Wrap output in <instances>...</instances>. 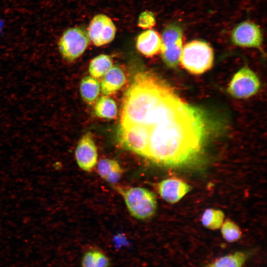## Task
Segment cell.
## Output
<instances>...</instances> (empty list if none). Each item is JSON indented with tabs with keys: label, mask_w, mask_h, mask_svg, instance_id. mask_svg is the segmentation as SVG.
<instances>
[{
	"label": "cell",
	"mask_w": 267,
	"mask_h": 267,
	"mask_svg": "<svg viewBox=\"0 0 267 267\" xmlns=\"http://www.w3.org/2000/svg\"><path fill=\"white\" fill-rule=\"evenodd\" d=\"M80 91L83 100L89 104L95 101L100 91L98 81L92 76L84 77L80 84Z\"/></svg>",
	"instance_id": "cell-16"
},
{
	"label": "cell",
	"mask_w": 267,
	"mask_h": 267,
	"mask_svg": "<svg viewBox=\"0 0 267 267\" xmlns=\"http://www.w3.org/2000/svg\"><path fill=\"white\" fill-rule=\"evenodd\" d=\"M161 44V37L159 33L154 30H147L138 36L136 46L142 54L151 57L160 51Z\"/></svg>",
	"instance_id": "cell-12"
},
{
	"label": "cell",
	"mask_w": 267,
	"mask_h": 267,
	"mask_svg": "<svg viewBox=\"0 0 267 267\" xmlns=\"http://www.w3.org/2000/svg\"><path fill=\"white\" fill-rule=\"evenodd\" d=\"M254 253L251 250L236 251L220 257L204 267H243Z\"/></svg>",
	"instance_id": "cell-14"
},
{
	"label": "cell",
	"mask_w": 267,
	"mask_h": 267,
	"mask_svg": "<svg viewBox=\"0 0 267 267\" xmlns=\"http://www.w3.org/2000/svg\"><path fill=\"white\" fill-rule=\"evenodd\" d=\"M78 166L83 170L90 172L97 162V150L90 132L82 136L79 141L75 152Z\"/></svg>",
	"instance_id": "cell-9"
},
{
	"label": "cell",
	"mask_w": 267,
	"mask_h": 267,
	"mask_svg": "<svg viewBox=\"0 0 267 267\" xmlns=\"http://www.w3.org/2000/svg\"><path fill=\"white\" fill-rule=\"evenodd\" d=\"M161 37L162 58L168 67L176 68L180 62L183 38L172 32L163 33Z\"/></svg>",
	"instance_id": "cell-10"
},
{
	"label": "cell",
	"mask_w": 267,
	"mask_h": 267,
	"mask_svg": "<svg viewBox=\"0 0 267 267\" xmlns=\"http://www.w3.org/2000/svg\"><path fill=\"white\" fill-rule=\"evenodd\" d=\"M144 127L149 134L146 155L152 162L178 166L200 150L208 131L203 111L185 102L153 73H136L125 92L120 126Z\"/></svg>",
	"instance_id": "cell-1"
},
{
	"label": "cell",
	"mask_w": 267,
	"mask_h": 267,
	"mask_svg": "<svg viewBox=\"0 0 267 267\" xmlns=\"http://www.w3.org/2000/svg\"><path fill=\"white\" fill-rule=\"evenodd\" d=\"M122 195L130 214L141 220L148 219L155 214L157 209V199L155 194L141 187L124 188L115 186Z\"/></svg>",
	"instance_id": "cell-2"
},
{
	"label": "cell",
	"mask_w": 267,
	"mask_h": 267,
	"mask_svg": "<svg viewBox=\"0 0 267 267\" xmlns=\"http://www.w3.org/2000/svg\"><path fill=\"white\" fill-rule=\"evenodd\" d=\"M260 87V80L256 74L248 67H244L234 75L227 91L234 98H247L255 94Z\"/></svg>",
	"instance_id": "cell-6"
},
{
	"label": "cell",
	"mask_w": 267,
	"mask_h": 267,
	"mask_svg": "<svg viewBox=\"0 0 267 267\" xmlns=\"http://www.w3.org/2000/svg\"><path fill=\"white\" fill-rule=\"evenodd\" d=\"M157 188L162 198L171 204L179 201L191 189L188 184L177 178L162 180L157 184Z\"/></svg>",
	"instance_id": "cell-11"
},
{
	"label": "cell",
	"mask_w": 267,
	"mask_h": 267,
	"mask_svg": "<svg viewBox=\"0 0 267 267\" xmlns=\"http://www.w3.org/2000/svg\"><path fill=\"white\" fill-rule=\"evenodd\" d=\"M221 233L223 239L229 243L235 242L239 240L242 231L239 226L234 222L226 220L221 226Z\"/></svg>",
	"instance_id": "cell-21"
},
{
	"label": "cell",
	"mask_w": 267,
	"mask_h": 267,
	"mask_svg": "<svg viewBox=\"0 0 267 267\" xmlns=\"http://www.w3.org/2000/svg\"><path fill=\"white\" fill-rule=\"evenodd\" d=\"M94 113L96 116L100 118L113 119L117 114V106L115 101L108 96H102L95 104Z\"/></svg>",
	"instance_id": "cell-18"
},
{
	"label": "cell",
	"mask_w": 267,
	"mask_h": 267,
	"mask_svg": "<svg viewBox=\"0 0 267 267\" xmlns=\"http://www.w3.org/2000/svg\"><path fill=\"white\" fill-rule=\"evenodd\" d=\"M214 59V51L209 44L203 41L193 40L182 47L180 61L188 72L200 75L212 68Z\"/></svg>",
	"instance_id": "cell-3"
},
{
	"label": "cell",
	"mask_w": 267,
	"mask_h": 267,
	"mask_svg": "<svg viewBox=\"0 0 267 267\" xmlns=\"http://www.w3.org/2000/svg\"><path fill=\"white\" fill-rule=\"evenodd\" d=\"M97 172L106 181L115 184L120 180L123 171L116 160L103 158L97 163Z\"/></svg>",
	"instance_id": "cell-15"
},
{
	"label": "cell",
	"mask_w": 267,
	"mask_h": 267,
	"mask_svg": "<svg viewBox=\"0 0 267 267\" xmlns=\"http://www.w3.org/2000/svg\"><path fill=\"white\" fill-rule=\"evenodd\" d=\"M88 33L82 28L71 27L65 30L60 36L58 48L63 59L72 62L81 56L89 44Z\"/></svg>",
	"instance_id": "cell-4"
},
{
	"label": "cell",
	"mask_w": 267,
	"mask_h": 267,
	"mask_svg": "<svg viewBox=\"0 0 267 267\" xmlns=\"http://www.w3.org/2000/svg\"><path fill=\"white\" fill-rule=\"evenodd\" d=\"M113 62L110 56L100 54L93 58L89 65V72L95 78L103 77L112 67Z\"/></svg>",
	"instance_id": "cell-19"
},
{
	"label": "cell",
	"mask_w": 267,
	"mask_h": 267,
	"mask_svg": "<svg viewBox=\"0 0 267 267\" xmlns=\"http://www.w3.org/2000/svg\"><path fill=\"white\" fill-rule=\"evenodd\" d=\"M108 257L99 249H92L86 251L81 260V267H109Z\"/></svg>",
	"instance_id": "cell-17"
},
{
	"label": "cell",
	"mask_w": 267,
	"mask_h": 267,
	"mask_svg": "<svg viewBox=\"0 0 267 267\" xmlns=\"http://www.w3.org/2000/svg\"><path fill=\"white\" fill-rule=\"evenodd\" d=\"M224 218L223 212L218 209H207L201 217V222L206 228L216 230L221 228Z\"/></svg>",
	"instance_id": "cell-20"
},
{
	"label": "cell",
	"mask_w": 267,
	"mask_h": 267,
	"mask_svg": "<svg viewBox=\"0 0 267 267\" xmlns=\"http://www.w3.org/2000/svg\"><path fill=\"white\" fill-rule=\"evenodd\" d=\"M263 40L261 31L255 23L243 21L232 32L231 41L235 45L244 47H259Z\"/></svg>",
	"instance_id": "cell-8"
},
{
	"label": "cell",
	"mask_w": 267,
	"mask_h": 267,
	"mask_svg": "<svg viewBox=\"0 0 267 267\" xmlns=\"http://www.w3.org/2000/svg\"><path fill=\"white\" fill-rule=\"evenodd\" d=\"M155 23L153 15L149 12L144 13L143 15H141L139 18V24L141 26L143 25L144 27H150L154 26Z\"/></svg>",
	"instance_id": "cell-22"
},
{
	"label": "cell",
	"mask_w": 267,
	"mask_h": 267,
	"mask_svg": "<svg viewBox=\"0 0 267 267\" xmlns=\"http://www.w3.org/2000/svg\"><path fill=\"white\" fill-rule=\"evenodd\" d=\"M116 27L111 19L106 15H95L89 25L88 35L89 39L97 46L111 42L115 38Z\"/></svg>",
	"instance_id": "cell-7"
},
{
	"label": "cell",
	"mask_w": 267,
	"mask_h": 267,
	"mask_svg": "<svg viewBox=\"0 0 267 267\" xmlns=\"http://www.w3.org/2000/svg\"><path fill=\"white\" fill-rule=\"evenodd\" d=\"M126 76L118 66L112 67L103 76L101 90L104 95H110L119 90L125 84Z\"/></svg>",
	"instance_id": "cell-13"
},
{
	"label": "cell",
	"mask_w": 267,
	"mask_h": 267,
	"mask_svg": "<svg viewBox=\"0 0 267 267\" xmlns=\"http://www.w3.org/2000/svg\"><path fill=\"white\" fill-rule=\"evenodd\" d=\"M119 138L124 148L145 158L149 134L144 127L137 125L120 126Z\"/></svg>",
	"instance_id": "cell-5"
}]
</instances>
